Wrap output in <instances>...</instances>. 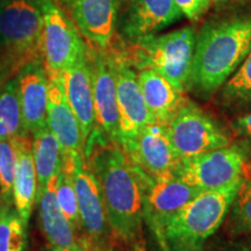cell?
<instances>
[{
  "mask_svg": "<svg viewBox=\"0 0 251 251\" xmlns=\"http://www.w3.org/2000/svg\"><path fill=\"white\" fill-rule=\"evenodd\" d=\"M85 162L98 180L112 234L126 244L140 242L144 205L152 178L101 131H92Z\"/></svg>",
  "mask_w": 251,
  "mask_h": 251,
  "instance_id": "obj_1",
  "label": "cell"
},
{
  "mask_svg": "<svg viewBox=\"0 0 251 251\" xmlns=\"http://www.w3.org/2000/svg\"><path fill=\"white\" fill-rule=\"evenodd\" d=\"M251 52V14L209 21L196 37L186 89L208 98L236 72Z\"/></svg>",
  "mask_w": 251,
  "mask_h": 251,
  "instance_id": "obj_2",
  "label": "cell"
},
{
  "mask_svg": "<svg viewBox=\"0 0 251 251\" xmlns=\"http://www.w3.org/2000/svg\"><path fill=\"white\" fill-rule=\"evenodd\" d=\"M241 180L203 191L187 202L166 226L163 251H202L225 221Z\"/></svg>",
  "mask_w": 251,
  "mask_h": 251,
  "instance_id": "obj_3",
  "label": "cell"
},
{
  "mask_svg": "<svg viewBox=\"0 0 251 251\" xmlns=\"http://www.w3.org/2000/svg\"><path fill=\"white\" fill-rule=\"evenodd\" d=\"M196 31L191 27L163 35H149L135 40L134 63L137 68H150L184 92L192 69Z\"/></svg>",
  "mask_w": 251,
  "mask_h": 251,
  "instance_id": "obj_4",
  "label": "cell"
},
{
  "mask_svg": "<svg viewBox=\"0 0 251 251\" xmlns=\"http://www.w3.org/2000/svg\"><path fill=\"white\" fill-rule=\"evenodd\" d=\"M40 0H0V49L18 72L39 61L42 35Z\"/></svg>",
  "mask_w": 251,
  "mask_h": 251,
  "instance_id": "obj_5",
  "label": "cell"
},
{
  "mask_svg": "<svg viewBox=\"0 0 251 251\" xmlns=\"http://www.w3.org/2000/svg\"><path fill=\"white\" fill-rule=\"evenodd\" d=\"M42 9L41 54L48 76H58L86 54L77 28L54 0H40Z\"/></svg>",
  "mask_w": 251,
  "mask_h": 251,
  "instance_id": "obj_6",
  "label": "cell"
},
{
  "mask_svg": "<svg viewBox=\"0 0 251 251\" xmlns=\"http://www.w3.org/2000/svg\"><path fill=\"white\" fill-rule=\"evenodd\" d=\"M248 168L249 161L246 147L230 143L222 148L181 159L178 176L200 191H209L242 178Z\"/></svg>",
  "mask_w": 251,
  "mask_h": 251,
  "instance_id": "obj_7",
  "label": "cell"
},
{
  "mask_svg": "<svg viewBox=\"0 0 251 251\" xmlns=\"http://www.w3.org/2000/svg\"><path fill=\"white\" fill-rule=\"evenodd\" d=\"M170 142L181 159L230 144V137L214 119L190 101L166 126Z\"/></svg>",
  "mask_w": 251,
  "mask_h": 251,
  "instance_id": "obj_8",
  "label": "cell"
},
{
  "mask_svg": "<svg viewBox=\"0 0 251 251\" xmlns=\"http://www.w3.org/2000/svg\"><path fill=\"white\" fill-rule=\"evenodd\" d=\"M62 168L70 170L77 193L81 233L93 247L109 246L112 230L98 180L84 161V155L75 153L62 161Z\"/></svg>",
  "mask_w": 251,
  "mask_h": 251,
  "instance_id": "obj_9",
  "label": "cell"
},
{
  "mask_svg": "<svg viewBox=\"0 0 251 251\" xmlns=\"http://www.w3.org/2000/svg\"><path fill=\"white\" fill-rule=\"evenodd\" d=\"M117 83L118 111H119V141L118 144L128 152L146 126L153 124L151 115L139 78L126 59L112 56Z\"/></svg>",
  "mask_w": 251,
  "mask_h": 251,
  "instance_id": "obj_10",
  "label": "cell"
},
{
  "mask_svg": "<svg viewBox=\"0 0 251 251\" xmlns=\"http://www.w3.org/2000/svg\"><path fill=\"white\" fill-rule=\"evenodd\" d=\"M201 192L203 191L186 183L179 176L152 179L144 205V222L159 251L164 249V233L169 221Z\"/></svg>",
  "mask_w": 251,
  "mask_h": 251,
  "instance_id": "obj_11",
  "label": "cell"
},
{
  "mask_svg": "<svg viewBox=\"0 0 251 251\" xmlns=\"http://www.w3.org/2000/svg\"><path fill=\"white\" fill-rule=\"evenodd\" d=\"M175 0H119L117 26L130 40L155 35L181 18Z\"/></svg>",
  "mask_w": 251,
  "mask_h": 251,
  "instance_id": "obj_12",
  "label": "cell"
},
{
  "mask_svg": "<svg viewBox=\"0 0 251 251\" xmlns=\"http://www.w3.org/2000/svg\"><path fill=\"white\" fill-rule=\"evenodd\" d=\"M126 153L153 180L178 176L181 164V158L172 147L166 128L157 124L146 126Z\"/></svg>",
  "mask_w": 251,
  "mask_h": 251,
  "instance_id": "obj_13",
  "label": "cell"
},
{
  "mask_svg": "<svg viewBox=\"0 0 251 251\" xmlns=\"http://www.w3.org/2000/svg\"><path fill=\"white\" fill-rule=\"evenodd\" d=\"M48 77L47 125L58 141L61 147L62 161L69 159L75 153L84 155L85 141L83 139L76 115L68 101L62 75Z\"/></svg>",
  "mask_w": 251,
  "mask_h": 251,
  "instance_id": "obj_14",
  "label": "cell"
},
{
  "mask_svg": "<svg viewBox=\"0 0 251 251\" xmlns=\"http://www.w3.org/2000/svg\"><path fill=\"white\" fill-rule=\"evenodd\" d=\"M92 67L94 113L98 130L117 143L119 141V111L117 83L112 56L94 55Z\"/></svg>",
  "mask_w": 251,
  "mask_h": 251,
  "instance_id": "obj_15",
  "label": "cell"
},
{
  "mask_svg": "<svg viewBox=\"0 0 251 251\" xmlns=\"http://www.w3.org/2000/svg\"><path fill=\"white\" fill-rule=\"evenodd\" d=\"M17 77L23 113V135H31L47 126L49 77L40 61L27 64Z\"/></svg>",
  "mask_w": 251,
  "mask_h": 251,
  "instance_id": "obj_16",
  "label": "cell"
},
{
  "mask_svg": "<svg viewBox=\"0 0 251 251\" xmlns=\"http://www.w3.org/2000/svg\"><path fill=\"white\" fill-rule=\"evenodd\" d=\"M61 75L68 101L76 115L86 144L96 127L92 67L89 55L81 56L76 64L63 71Z\"/></svg>",
  "mask_w": 251,
  "mask_h": 251,
  "instance_id": "obj_17",
  "label": "cell"
},
{
  "mask_svg": "<svg viewBox=\"0 0 251 251\" xmlns=\"http://www.w3.org/2000/svg\"><path fill=\"white\" fill-rule=\"evenodd\" d=\"M80 33L99 48H107L118 24L119 0H69Z\"/></svg>",
  "mask_w": 251,
  "mask_h": 251,
  "instance_id": "obj_18",
  "label": "cell"
},
{
  "mask_svg": "<svg viewBox=\"0 0 251 251\" xmlns=\"http://www.w3.org/2000/svg\"><path fill=\"white\" fill-rule=\"evenodd\" d=\"M15 151V170L12 201L14 208L28 226L36 203L37 179L29 135H18L11 139Z\"/></svg>",
  "mask_w": 251,
  "mask_h": 251,
  "instance_id": "obj_19",
  "label": "cell"
},
{
  "mask_svg": "<svg viewBox=\"0 0 251 251\" xmlns=\"http://www.w3.org/2000/svg\"><path fill=\"white\" fill-rule=\"evenodd\" d=\"M137 78L153 124L166 127L186 101L183 92L153 69H141Z\"/></svg>",
  "mask_w": 251,
  "mask_h": 251,
  "instance_id": "obj_20",
  "label": "cell"
},
{
  "mask_svg": "<svg viewBox=\"0 0 251 251\" xmlns=\"http://www.w3.org/2000/svg\"><path fill=\"white\" fill-rule=\"evenodd\" d=\"M58 176V175H57ZM57 176L47 185L45 192L41 194L39 205L40 224L43 234L52 247L69 248L78 242V234L59 208L56 197Z\"/></svg>",
  "mask_w": 251,
  "mask_h": 251,
  "instance_id": "obj_21",
  "label": "cell"
},
{
  "mask_svg": "<svg viewBox=\"0 0 251 251\" xmlns=\"http://www.w3.org/2000/svg\"><path fill=\"white\" fill-rule=\"evenodd\" d=\"M31 149L37 179V203L47 185L61 171L62 152L58 141L48 125L31 134Z\"/></svg>",
  "mask_w": 251,
  "mask_h": 251,
  "instance_id": "obj_22",
  "label": "cell"
},
{
  "mask_svg": "<svg viewBox=\"0 0 251 251\" xmlns=\"http://www.w3.org/2000/svg\"><path fill=\"white\" fill-rule=\"evenodd\" d=\"M23 135V113L18 77L0 86V140Z\"/></svg>",
  "mask_w": 251,
  "mask_h": 251,
  "instance_id": "obj_23",
  "label": "cell"
},
{
  "mask_svg": "<svg viewBox=\"0 0 251 251\" xmlns=\"http://www.w3.org/2000/svg\"><path fill=\"white\" fill-rule=\"evenodd\" d=\"M227 231L234 237L251 234V171L248 168L227 216Z\"/></svg>",
  "mask_w": 251,
  "mask_h": 251,
  "instance_id": "obj_24",
  "label": "cell"
},
{
  "mask_svg": "<svg viewBox=\"0 0 251 251\" xmlns=\"http://www.w3.org/2000/svg\"><path fill=\"white\" fill-rule=\"evenodd\" d=\"M222 105L230 108H251V52L221 90Z\"/></svg>",
  "mask_w": 251,
  "mask_h": 251,
  "instance_id": "obj_25",
  "label": "cell"
},
{
  "mask_svg": "<svg viewBox=\"0 0 251 251\" xmlns=\"http://www.w3.org/2000/svg\"><path fill=\"white\" fill-rule=\"evenodd\" d=\"M27 227L17 209L0 203V251H26Z\"/></svg>",
  "mask_w": 251,
  "mask_h": 251,
  "instance_id": "obj_26",
  "label": "cell"
},
{
  "mask_svg": "<svg viewBox=\"0 0 251 251\" xmlns=\"http://www.w3.org/2000/svg\"><path fill=\"white\" fill-rule=\"evenodd\" d=\"M56 197L59 208L69 220V222L77 231V234L81 233V224L79 208H78L77 193L75 190L74 179L70 170L62 168L57 176V183H56ZM79 237V234H78Z\"/></svg>",
  "mask_w": 251,
  "mask_h": 251,
  "instance_id": "obj_27",
  "label": "cell"
},
{
  "mask_svg": "<svg viewBox=\"0 0 251 251\" xmlns=\"http://www.w3.org/2000/svg\"><path fill=\"white\" fill-rule=\"evenodd\" d=\"M15 170V151L11 140H0V200L11 203Z\"/></svg>",
  "mask_w": 251,
  "mask_h": 251,
  "instance_id": "obj_28",
  "label": "cell"
},
{
  "mask_svg": "<svg viewBox=\"0 0 251 251\" xmlns=\"http://www.w3.org/2000/svg\"><path fill=\"white\" fill-rule=\"evenodd\" d=\"M185 17L190 20H198L208 9L211 0H175Z\"/></svg>",
  "mask_w": 251,
  "mask_h": 251,
  "instance_id": "obj_29",
  "label": "cell"
},
{
  "mask_svg": "<svg viewBox=\"0 0 251 251\" xmlns=\"http://www.w3.org/2000/svg\"><path fill=\"white\" fill-rule=\"evenodd\" d=\"M231 127L240 136L251 141V113L235 119L231 124Z\"/></svg>",
  "mask_w": 251,
  "mask_h": 251,
  "instance_id": "obj_30",
  "label": "cell"
},
{
  "mask_svg": "<svg viewBox=\"0 0 251 251\" xmlns=\"http://www.w3.org/2000/svg\"><path fill=\"white\" fill-rule=\"evenodd\" d=\"M15 72H18V70L14 68V65L2 56H0V86H2L6 81L11 79Z\"/></svg>",
  "mask_w": 251,
  "mask_h": 251,
  "instance_id": "obj_31",
  "label": "cell"
},
{
  "mask_svg": "<svg viewBox=\"0 0 251 251\" xmlns=\"http://www.w3.org/2000/svg\"><path fill=\"white\" fill-rule=\"evenodd\" d=\"M93 246L84 237L78 238V242L72 247H52L51 251H93Z\"/></svg>",
  "mask_w": 251,
  "mask_h": 251,
  "instance_id": "obj_32",
  "label": "cell"
},
{
  "mask_svg": "<svg viewBox=\"0 0 251 251\" xmlns=\"http://www.w3.org/2000/svg\"><path fill=\"white\" fill-rule=\"evenodd\" d=\"M241 237V240L229 244L225 251H251V234Z\"/></svg>",
  "mask_w": 251,
  "mask_h": 251,
  "instance_id": "obj_33",
  "label": "cell"
},
{
  "mask_svg": "<svg viewBox=\"0 0 251 251\" xmlns=\"http://www.w3.org/2000/svg\"><path fill=\"white\" fill-rule=\"evenodd\" d=\"M133 251H147V250L146 248H144V244L140 241V242L133 244Z\"/></svg>",
  "mask_w": 251,
  "mask_h": 251,
  "instance_id": "obj_34",
  "label": "cell"
},
{
  "mask_svg": "<svg viewBox=\"0 0 251 251\" xmlns=\"http://www.w3.org/2000/svg\"><path fill=\"white\" fill-rule=\"evenodd\" d=\"M93 251H117L114 248H112L111 246H106V247H94Z\"/></svg>",
  "mask_w": 251,
  "mask_h": 251,
  "instance_id": "obj_35",
  "label": "cell"
},
{
  "mask_svg": "<svg viewBox=\"0 0 251 251\" xmlns=\"http://www.w3.org/2000/svg\"><path fill=\"white\" fill-rule=\"evenodd\" d=\"M215 2H226V1H230V0H214Z\"/></svg>",
  "mask_w": 251,
  "mask_h": 251,
  "instance_id": "obj_36",
  "label": "cell"
}]
</instances>
